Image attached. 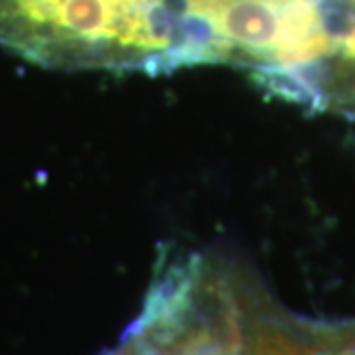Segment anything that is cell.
<instances>
[{
	"mask_svg": "<svg viewBox=\"0 0 355 355\" xmlns=\"http://www.w3.org/2000/svg\"><path fill=\"white\" fill-rule=\"evenodd\" d=\"M0 48L50 69L235 65L229 0H0Z\"/></svg>",
	"mask_w": 355,
	"mask_h": 355,
	"instance_id": "1",
	"label": "cell"
},
{
	"mask_svg": "<svg viewBox=\"0 0 355 355\" xmlns=\"http://www.w3.org/2000/svg\"><path fill=\"white\" fill-rule=\"evenodd\" d=\"M107 355H205L156 326L135 322L123 342Z\"/></svg>",
	"mask_w": 355,
	"mask_h": 355,
	"instance_id": "2",
	"label": "cell"
}]
</instances>
